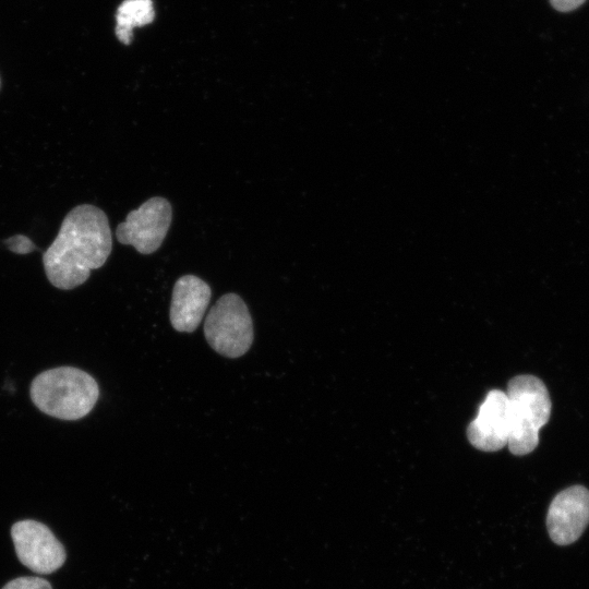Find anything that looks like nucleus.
Here are the masks:
<instances>
[{
    "label": "nucleus",
    "mask_w": 589,
    "mask_h": 589,
    "mask_svg": "<svg viewBox=\"0 0 589 589\" xmlns=\"http://www.w3.org/2000/svg\"><path fill=\"white\" fill-rule=\"evenodd\" d=\"M112 249L107 215L100 208L82 204L62 220L59 232L43 254L49 283L70 290L84 284L92 269L100 268Z\"/></svg>",
    "instance_id": "f257e3e1"
},
{
    "label": "nucleus",
    "mask_w": 589,
    "mask_h": 589,
    "mask_svg": "<svg viewBox=\"0 0 589 589\" xmlns=\"http://www.w3.org/2000/svg\"><path fill=\"white\" fill-rule=\"evenodd\" d=\"M29 395L45 414L74 421L92 411L98 400L99 387L87 372L74 366H58L35 376Z\"/></svg>",
    "instance_id": "f03ea898"
},
{
    "label": "nucleus",
    "mask_w": 589,
    "mask_h": 589,
    "mask_svg": "<svg viewBox=\"0 0 589 589\" xmlns=\"http://www.w3.org/2000/svg\"><path fill=\"white\" fill-rule=\"evenodd\" d=\"M510 429L508 449L522 456L531 453L539 443V432L551 416V399L544 383L533 375H517L506 388Z\"/></svg>",
    "instance_id": "7ed1b4c3"
},
{
    "label": "nucleus",
    "mask_w": 589,
    "mask_h": 589,
    "mask_svg": "<svg viewBox=\"0 0 589 589\" xmlns=\"http://www.w3.org/2000/svg\"><path fill=\"white\" fill-rule=\"evenodd\" d=\"M204 335L208 345L227 358H239L253 342V323L247 304L236 293H226L211 308Z\"/></svg>",
    "instance_id": "20e7f679"
},
{
    "label": "nucleus",
    "mask_w": 589,
    "mask_h": 589,
    "mask_svg": "<svg viewBox=\"0 0 589 589\" xmlns=\"http://www.w3.org/2000/svg\"><path fill=\"white\" fill-rule=\"evenodd\" d=\"M171 219L170 203L160 196L151 197L118 225L117 240L132 245L141 254H152L161 245Z\"/></svg>",
    "instance_id": "39448f33"
},
{
    "label": "nucleus",
    "mask_w": 589,
    "mask_h": 589,
    "mask_svg": "<svg viewBox=\"0 0 589 589\" xmlns=\"http://www.w3.org/2000/svg\"><path fill=\"white\" fill-rule=\"evenodd\" d=\"M11 538L19 561L37 574H50L59 569L67 557L62 543L44 524L25 519L11 528Z\"/></svg>",
    "instance_id": "423d86ee"
},
{
    "label": "nucleus",
    "mask_w": 589,
    "mask_h": 589,
    "mask_svg": "<svg viewBox=\"0 0 589 589\" xmlns=\"http://www.w3.org/2000/svg\"><path fill=\"white\" fill-rule=\"evenodd\" d=\"M589 524V490L569 486L555 495L548 515L546 528L552 541L568 545L579 539Z\"/></svg>",
    "instance_id": "0eeeda50"
},
{
    "label": "nucleus",
    "mask_w": 589,
    "mask_h": 589,
    "mask_svg": "<svg viewBox=\"0 0 589 589\" xmlns=\"http://www.w3.org/2000/svg\"><path fill=\"white\" fill-rule=\"evenodd\" d=\"M510 429L508 398L504 390H490L478 414L467 428L470 444L483 452H496L508 443Z\"/></svg>",
    "instance_id": "6e6552de"
},
{
    "label": "nucleus",
    "mask_w": 589,
    "mask_h": 589,
    "mask_svg": "<svg viewBox=\"0 0 589 589\" xmlns=\"http://www.w3.org/2000/svg\"><path fill=\"white\" fill-rule=\"evenodd\" d=\"M212 291L209 286L195 275L180 277L173 286L170 322L182 333H192L200 325L207 310Z\"/></svg>",
    "instance_id": "1a4fd4ad"
},
{
    "label": "nucleus",
    "mask_w": 589,
    "mask_h": 589,
    "mask_svg": "<svg viewBox=\"0 0 589 589\" xmlns=\"http://www.w3.org/2000/svg\"><path fill=\"white\" fill-rule=\"evenodd\" d=\"M155 11L152 0H124L118 8L116 20V35L125 45L132 40L134 27L152 23Z\"/></svg>",
    "instance_id": "9d476101"
},
{
    "label": "nucleus",
    "mask_w": 589,
    "mask_h": 589,
    "mask_svg": "<svg viewBox=\"0 0 589 589\" xmlns=\"http://www.w3.org/2000/svg\"><path fill=\"white\" fill-rule=\"evenodd\" d=\"M2 589H52L51 585L40 577H19L5 584Z\"/></svg>",
    "instance_id": "9b49d317"
},
{
    "label": "nucleus",
    "mask_w": 589,
    "mask_h": 589,
    "mask_svg": "<svg viewBox=\"0 0 589 589\" xmlns=\"http://www.w3.org/2000/svg\"><path fill=\"white\" fill-rule=\"evenodd\" d=\"M4 244H7L10 251L17 254H27L37 250L35 244L23 235H16L4 240Z\"/></svg>",
    "instance_id": "f8f14e48"
},
{
    "label": "nucleus",
    "mask_w": 589,
    "mask_h": 589,
    "mask_svg": "<svg viewBox=\"0 0 589 589\" xmlns=\"http://www.w3.org/2000/svg\"><path fill=\"white\" fill-rule=\"evenodd\" d=\"M586 0H550L552 7L561 12H567L577 9Z\"/></svg>",
    "instance_id": "ddd939ff"
},
{
    "label": "nucleus",
    "mask_w": 589,
    "mask_h": 589,
    "mask_svg": "<svg viewBox=\"0 0 589 589\" xmlns=\"http://www.w3.org/2000/svg\"><path fill=\"white\" fill-rule=\"evenodd\" d=\"M0 86H1V82H0Z\"/></svg>",
    "instance_id": "4468645a"
}]
</instances>
